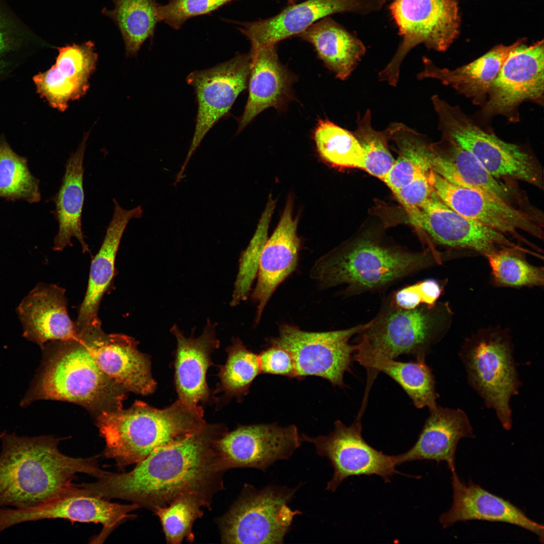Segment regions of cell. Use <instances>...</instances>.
<instances>
[{
    "mask_svg": "<svg viewBox=\"0 0 544 544\" xmlns=\"http://www.w3.org/2000/svg\"><path fill=\"white\" fill-rule=\"evenodd\" d=\"M251 55L237 54L214 67L190 73L187 83L197 103L195 130L186 158L175 180L179 183L191 156L211 128L227 116L239 94L248 87Z\"/></svg>",
    "mask_w": 544,
    "mask_h": 544,
    "instance_id": "cell-12",
    "label": "cell"
},
{
    "mask_svg": "<svg viewBox=\"0 0 544 544\" xmlns=\"http://www.w3.org/2000/svg\"><path fill=\"white\" fill-rule=\"evenodd\" d=\"M67 304L64 288L55 284H37L16 308L23 337L41 348L49 342L77 336Z\"/></svg>",
    "mask_w": 544,
    "mask_h": 544,
    "instance_id": "cell-27",
    "label": "cell"
},
{
    "mask_svg": "<svg viewBox=\"0 0 544 544\" xmlns=\"http://www.w3.org/2000/svg\"><path fill=\"white\" fill-rule=\"evenodd\" d=\"M434 192L426 173L417 177L393 193L409 217L418 212Z\"/></svg>",
    "mask_w": 544,
    "mask_h": 544,
    "instance_id": "cell-46",
    "label": "cell"
},
{
    "mask_svg": "<svg viewBox=\"0 0 544 544\" xmlns=\"http://www.w3.org/2000/svg\"><path fill=\"white\" fill-rule=\"evenodd\" d=\"M261 373L277 375L294 378L295 366L293 358L286 350L271 345L258 354Z\"/></svg>",
    "mask_w": 544,
    "mask_h": 544,
    "instance_id": "cell-47",
    "label": "cell"
},
{
    "mask_svg": "<svg viewBox=\"0 0 544 544\" xmlns=\"http://www.w3.org/2000/svg\"><path fill=\"white\" fill-rule=\"evenodd\" d=\"M208 508L200 499L192 496L178 499L167 506L154 512L161 522L166 541L179 544L186 539L194 540L192 527L194 522L202 517V508Z\"/></svg>",
    "mask_w": 544,
    "mask_h": 544,
    "instance_id": "cell-42",
    "label": "cell"
},
{
    "mask_svg": "<svg viewBox=\"0 0 544 544\" xmlns=\"http://www.w3.org/2000/svg\"><path fill=\"white\" fill-rule=\"evenodd\" d=\"M297 218L293 216L292 203L287 201L278 226L262 249L256 284L250 294L256 304L255 326L278 287L296 269L301 241L297 234Z\"/></svg>",
    "mask_w": 544,
    "mask_h": 544,
    "instance_id": "cell-21",
    "label": "cell"
},
{
    "mask_svg": "<svg viewBox=\"0 0 544 544\" xmlns=\"http://www.w3.org/2000/svg\"><path fill=\"white\" fill-rule=\"evenodd\" d=\"M443 259L433 250L411 252L364 237L319 258L309 275L323 289L345 285L344 294L353 296L383 290Z\"/></svg>",
    "mask_w": 544,
    "mask_h": 544,
    "instance_id": "cell-5",
    "label": "cell"
},
{
    "mask_svg": "<svg viewBox=\"0 0 544 544\" xmlns=\"http://www.w3.org/2000/svg\"><path fill=\"white\" fill-rule=\"evenodd\" d=\"M277 45L251 48L248 97L242 115L238 119L240 132L263 110L286 108L295 96L292 86L296 76L280 62Z\"/></svg>",
    "mask_w": 544,
    "mask_h": 544,
    "instance_id": "cell-24",
    "label": "cell"
},
{
    "mask_svg": "<svg viewBox=\"0 0 544 544\" xmlns=\"http://www.w3.org/2000/svg\"><path fill=\"white\" fill-rule=\"evenodd\" d=\"M443 137L440 143L430 144L428 159L431 169L453 184L477 190L523 209L530 206L519 189L495 178L471 153L452 139Z\"/></svg>",
    "mask_w": 544,
    "mask_h": 544,
    "instance_id": "cell-22",
    "label": "cell"
},
{
    "mask_svg": "<svg viewBox=\"0 0 544 544\" xmlns=\"http://www.w3.org/2000/svg\"><path fill=\"white\" fill-rule=\"evenodd\" d=\"M235 0H168L158 8L159 22L178 30L189 19L209 14Z\"/></svg>",
    "mask_w": 544,
    "mask_h": 544,
    "instance_id": "cell-43",
    "label": "cell"
},
{
    "mask_svg": "<svg viewBox=\"0 0 544 544\" xmlns=\"http://www.w3.org/2000/svg\"><path fill=\"white\" fill-rule=\"evenodd\" d=\"M354 360L368 371L381 372L390 377L402 387L417 408L427 407L431 410L437 406L439 395L435 378L425 358L409 362L398 361L377 352L359 338L355 345Z\"/></svg>",
    "mask_w": 544,
    "mask_h": 544,
    "instance_id": "cell-32",
    "label": "cell"
},
{
    "mask_svg": "<svg viewBox=\"0 0 544 544\" xmlns=\"http://www.w3.org/2000/svg\"><path fill=\"white\" fill-rule=\"evenodd\" d=\"M453 502L450 509L442 513L439 522L446 528L459 521L483 520L514 524L536 534L543 543L544 527L529 518L509 501L495 495L470 481L466 484L451 471Z\"/></svg>",
    "mask_w": 544,
    "mask_h": 544,
    "instance_id": "cell-25",
    "label": "cell"
},
{
    "mask_svg": "<svg viewBox=\"0 0 544 544\" xmlns=\"http://www.w3.org/2000/svg\"><path fill=\"white\" fill-rule=\"evenodd\" d=\"M55 63L33 78L37 92L53 108L64 111L71 101L80 99L89 88L98 54L95 43L67 44L57 47Z\"/></svg>",
    "mask_w": 544,
    "mask_h": 544,
    "instance_id": "cell-23",
    "label": "cell"
},
{
    "mask_svg": "<svg viewBox=\"0 0 544 544\" xmlns=\"http://www.w3.org/2000/svg\"><path fill=\"white\" fill-rule=\"evenodd\" d=\"M543 41L526 45L524 42L509 53L490 88L482 116L497 115L518 120V106L527 101L543 104Z\"/></svg>",
    "mask_w": 544,
    "mask_h": 544,
    "instance_id": "cell-15",
    "label": "cell"
},
{
    "mask_svg": "<svg viewBox=\"0 0 544 544\" xmlns=\"http://www.w3.org/2000/svg\"><path fill=\"white\" fill-rule=\"evenodd\" d=\"M139 508L136 504L112 503L107 499L89 495L85 489L76 486L72 491L36 506L11 509L8 518L13 525L56 518L72 522L100 523L103 529L92 542L102 543L119 524L133 517L134 515L130 513Z\"/></svg>",
    "mask_w": 544,
    "mask_h": 544,
    "instance_id": "cell-20",
    "label": "cell"
},
{
    "mask_svg": "<svg viewBox=\"0 0 544 544\" xmlns=\"http://www.w3.org/2000/svg\"><path fill=\"white\" fill-rule=\"evenodd\" d=\"M387 0H306L288 5L278 14L251 22H234L251 48L277 45L320 20L337 13L366 15L379 11Z\"/></svg>",
    "mask_w": 544,
    "mask_h": 544,
    "instance_id": "cell-17",
    "label": "cell"
},
{
    "mask_svg": "<svg viewBox=\"0 0 544 544\" xmlns=\"http://www.w3.org/2000/svg\"><path fill=\"white\" fill-rule=\"evenodd\" d=\"M226 352V363L219 367L220 382L214 393L222 392L226 399L235 397L241 400L261 373L258 355L247 349L238 337L232 338Z\"/></svg>",
    "mask_w": 544,
    "mask_h": 544,
    "instance_id": "cell-36",
    "label": "cell"
},
{
    "mask_svg": "<svg viewBox=\"0 0 544 544\" xmlns=\"http://www.w3.org/2000/svg\"><path fill=\"white\" fill-rule=\"evenodd\" d=\"M389 10L402 39L378 77L395 87L401 64L410 51L421 44L445 51L459 34L460 19L455 0H393Z\"/></svg>",
    "mask_w": 544,
    "mask_h": 544,
    "instance_id": "cell-10",
    "label": "cell"
},
{
    "mask_svg": "<svg viewBox=\"0 0 544 544\" xmlns=\"http://www.w3.org/2000/svg\"><path fill=\"white\" fill-rule=\"evenodd\" d=\"M302 442L294 425H241L218 442L224 468H253L265 471L276 461L289 459Z\"/></svg>",
    "mask_w": 544,
    "mask_h": 544,
    "instance_id": "cell-16",
    "label": "cell"
},
{
    "mask_svg": "<svg viewBox=\"0 0 544 544\" xmlns=\"http://www.w3.org/2000/svg\"><path fill=\"white\" fill-rule=\"evenodd\" d=\"M360 420L349 426L339 420L334 422L333 430L327 435L315 437L301 434L302 442L312 444L317 453L326 457L333 468L326 489L333 492L346 479L352 476L377 475L385 482L399 473L396 455H389L367 443L362 435Z\"/></svg>",
    "mask_w": 544,
    "mask_h": 544,
    "instance_id": "cell-14",
    "label": "cell"
},
{
    "mask_svg": "<svg viewBox=\"0 0 544 544\" xmlns=\"http://www.w3.org/2000/svg\"><path fill=\"white\" fill-rule=\"evenodd\" d=\"M88 138V133L85 134L77 150L71 154L65 165L60 186L52 198L55 203L53 213L58 224L53 240L55 251L72 246L71 239L75 237L81 244L83 252H90L82 228L85 199L83 162Z\"/></svg>",
    "mask_w": 544,
    "mask_h": 544,
    "instance_id": "cell-31",
    "label": "cell"
},
{
    "mask_svg": "<svg viewBox=\"0 0 544 544\" xmlns=\"http://www.w3.org/2000/svg\"><path fill=\"white\" fill-rule=\"evenodd\" d=\"M301 484L290 488L245 484L237 499L218 520L226 543H282L296 515L288 506Z\"/></svg>",
    "mask_w": 544,
    "mask_h": 544,
    "instance_id": "cell-8",
    "label": "cell"
},
{
    "mask_svg": "<svg viewBox=\"0 0 544 544\" xmlns=\"http://www.w3.org/2000/svg\"><path fill=\"white\" fill-rule=\"evenodd\" d=\"M370 322L341 330L318 332L282 323L279 326L278 336L268 338V343L290 353L294 363V378L315 376L342 387L345 373L351 372L354 361L355 345H351L350 340L363 331Z\"/></svg>",
    "mask_w": 544,
    "mask_h": 544,
    "instance_id": "cell-11",
    "label": "cell"
},
{
    "mask_svg": "<svg viewBox=\"0 0 544 544\" xmlns=\"http://www.w3.org/2000/svg\"><path fill=\"white\" fill-rule=\"evenodd\" d=\"M297 37L310 43L335 77L347 80L366 53L363 43L330 16L316 22Z\"/></svg>",
    "mask_w": 544,
    "mask_h": 544,
    "instance_id": "cell-33",
    "label": "cell"
},
{
    "mask_svg": "<svg viewBox=\"0 0 544 544\" xmlns=\"http://www.w3.org/2000/svg\"><path fill=\"white\" fill-rule=\"evenodd\" d=\"M458 356L470 386L492 409L503 428L513 424L511 398L522 385L509 334L499 329L485 330L466 339Z\"/></svg>",
    "mask_w": 544,
    "mask_h": 544,
    "instance_id": "cell-6",
    "label": "cell"
},
{
    "mask_svg": "<svg viewBox=\"0 0 544 544\" xmlns=\"http://www.w3.org/2000/svg\"><path fill=\"white\" fill-rule=\"evenodd\" d=\"M216 323L208 319L201 334L186 337L175 324L170 332L176 341L174 352V378L178 399L190 406L209 402L212 399L207 372L213 365L211 354L220 346L216 337Z\"/></svg>",
    "mask_w": 544,
    "mask_h": 544,
    "instance_id": "cell-26",
    "label": "cell"
},
{
    "mask_svg": "<svg viewBox=\"0 0 544 544\" xmlns=\"http://www.w3.org/2000/svg\"><path fill=\"white\" fill-rule=\"evenodd\" d=\"M41 349L42 361L22 407L44 399L78 404L97 415L122 408L126 391L101 370L82 335L49 342Z\"/></svg>",
    "mask_w": 544,
    "mask_h": 544,
    "instance_id": "cell-3",
    "label": "cell"
},
{
    "mask_svg": "<svg viewBox=\"0 0 544 544\" xmlns=\"http://www.w3.org/2000/svg\"><path fill=\"white\" fill-rule=\"evenodd\" d=\"M524 41L519 40L510 45H498L478 59L454 70L438 67L424 57L423 69L417 78L438 80L471 99L474 104L483 106L491 85L510 52Z\"/></svg>",
    "mask_w": 544,
    "mask_h": 544,
    "instance_id": "cell-30",
    "label": "cell"
},
{
    "mask_svg": "<svg viewBox=\"0 0 544 544\" xmlns=\"http://www.w3.org/2000/svg\"><path fill=\"white\" fill-rule=\"evenodd\" d=\"M430 415L419 438L408 451L397 455L398 465L415 460L445 461L455 470L456 451L462 438H474L468 416L462 410L438 405Z\"/></svg>",
    "mask_w": 544,
    "mask_h": 544,
    "instance_id": "cell-29",
    "label": "cell"
},
{
    "mask_svg": "<svg viewBox=\"0 0 544 544\" xmlns=\"http://www.w3.org/2000/svg\"><path fill=\"white\" fill-rule=\"evenodd\" d=\"M39 180L30 172L27 160L0 141V197L36 203L41 199Z\"/></svg>",
    "mask_w": 544,
    "mask_h": 544,
    "instance_id": "cell-38",
    "label": "cell"
},
{
    "mask_svg": "<svg viewBox=\"0 0 544 544\" xmlns=\"http://www.w3.org/2000/svg\"><path fill=\"white\" fill-rule=\"evenodd\" d=\"M288 5H291V4H293L296 3V2H297V0H288Z\"/></svg>",
    "mask_w": 544,
    "mask_h": 544,
    "instance_id": "cell-48",
    "label": "cell"
},
{
    "mask_svg": "<svg viewBox=\"0 0 544 544\" xmlns=\"http://www.w3.org/2000/svg\"><path fill=\"white\" fill-rule=\"evenodd\" d=\"M386 130L399 152L383 181L394 192L431 169L428 159L430 144L420 133L402 123H392Z\"/></svg>",
    "mask_w": 544,
    "mask_h": 544,
    "instance_id": "cell-35",
    "label": "cell"
},
{
    "mask_svg": "<svg viewBox=\"0 0 544 544\" xmlns=\"http://www.w3.org/2000/svg\"><path fill=\"white\" fill-rule=\"evenodd\" d=\"M227 432L222 424L206 423L184 439L155 449L132 470L105 471L97 482L82 487L92 496L125 500L153 512L188 496L210 509L214 496L224 488L226 470L217 444Z\"/></svg>",
    "mask_w": 544,
    "mask_h": 544,
    "instance_id": "cell-1",
    "label": "cell"
},
{
    "mask_svg": "<svg viewBox=\"0 0 544 544\" xmlns=\"http://www.w3.org/2000/svg\"><path fill=\"white\" fill-rule=\"evenodd\" d=\"M79 335L84 338L101 370L126 391L147 395L156 390L150 359L138 350L134 338L123 334L106 333L100 321Z\"/></svg>",
    "mask_w": 544,
    "mask_h": 544,
    "instance_id": "cell-19",
    "label": "cell"
},
{
    "mask_svg": "<svg viewBox=\"0 0 544 544\" xmlns=\"http://www.w3.org/2000/svg\"><path fill=\"white\" fill-rule=\"evenodd\" d=\"M0 506H36L75 487L77 473L96 478L105 471L98 457L76 458L58 448L60 439L51 436H18L0 432Z\"/></svg>",
    "mask_w": 544,
    "mask_h": 544,
    "instance_id": "cell-2",
    "label": "cell"
},
{
    "mask_svg": "<svg viewBox=\"0 0 544 544\" xmlns=\"http://www.w3.org/2000/svg\"><path fill=\"white\" fill-rule=\"evenodd\" d=\"M41 39L12 10L5 0H0V55Z\"/></svg>",
    "mask_w": 544,
    "mask_h": 544,
    "instance_id": "cell-44",
    "label": "cell"
},
{
    "mask_svg": "<svg viewBox=\"0 0 544 544\" xmlns=\"http://www.w3.org/2000/svg\"><path fill=\"white\" fill-rule=\"evenodd\" d=\"M275 207L270 197L248 246L241 254L230 305L234 307L246 300L256 280L260 255L268 238V230Z\"/></svg>",
    "mask_w": 544,
    "mask_h": 544,
    "instance_id": "cell-40",
    "label": "cell"
},
{
    "mask_svg": "<svg viewBox=\"0 0 544 544\" xmlns=\"http://www.w3.org/2000/svg\"><path fill=\"white\" fill-rule=\"evenodd\" d=\"M203 416L201 406H190L178 399L163 409L136 400L127 409L101 412L96 423L106 443L104 455L123 469L198 430L207 423Z\"/></svg>",
    "mask_w": 544,
    "mask_h": 544,
    "instance_id": "cell-4",
    "label": "cell"
},
{
    "mask_svg": "<svg viewBox=\"0 0 544 544\" xmlns=\"http://www.w3.org/2000/svg\"><path fill=\"white\" fill-rule=\"evenodd\" d=\"M431 100L443 136L471 153L493 177L521 181L543 189V170L531 153L485 131L457 106L449 105L437 95Z\"/></svg>",
    "mask_w": 544,
    "mask_h": 544,
    "instance_id": "cell-7",
    "label": "cell"
},
{
    "mask_svg": "<svg viewBox=\"0 0 544 544\" xmlns=\"http://www.w3.org/2000/svg\"><path fill=\"white\" fill-rule=\"evenodd\" d=\"M450 313L445 303L402 309L387 300L369 325L359 333V338L390 358L402 355L426 358L447 332Z\"/></svg>",
    "mask_w": 544,
    "mask_h": 544,
    "instance_id": "cell-9",
    "label": "cell"
},
{
    "mask_svg": "<svg viewBox=\"0 0 544 544\" xmlns=\"http://www.w3.org/2000/svg\"><path fill=\"white\" fill-rule=\"evenodd\" d=\"M455 1H456V0H455Z\"/></svg>",
    "mask_w": 544,
    "mask_h": 544,
    "instance_id": "cell-49",
    "label": "cell"
},
{
    "mask_svg": "<svg viewBox=\"0 0 544 544\" xmlns=\"http://www.w3.org/2000/svg\"><path fill=\"white\" fill-rule=\"evenodd\" d=\"M313 137L319 155L329 164L363 170V151L353 132L327 119H320L314 128Z\"/></svg>",
    "mask_w": 544,
    "mask_h": 544,
    "instance_id": "cell-37",
    "label": "cell"
},
{
    "mask_svg": "<svg viewBox=\"0 0 544 544\" xmlns=\"http://www.w3.org/2000/svg\"><path fill=\"white\" fill-rule=\"evenodd\" d=\"M443 290L437 280L427 279L395 291L388 301L393 306L402 309H413L422 305L432 307L437 303Z\"/></svg>",
    "mask_w": 544,
    "mask_h": 544,
    "instance_id": "cell-45",
    "label": "cell"
},
{
    "mask_svg": "<svg viewBox=\"0 0 544 544\" xmlns=\"http://www.w3.org/2000/svg\"><path fill=\"white\" fill-rule=\"evenodd\" d=\"M427 177L438 197L458 213L528 245L520 231L543 239V216L539 210L525 209L477 190L453 184L432 169Z\"/></svg>",
    "mask_w": 544,
    "mask_h": 544,
    "instance_id": "cell-13",
    "label": "cell"
},
{
    "mask_svg": "<svg viewBox=\"0 0 544 544\" xmlns=\"http://www.w3.org/2000/svg\"><path fill=\"white\" fill-rule=\"evenodd\" d=\"M371 112L367 109L362 116L358 114L357 127L353 132L361 145L364 156L363 170L383 181L395 160L387 145L386 130L378 131L372 125Z\"/></svg>",
    "mask_w": 544,
    "mask_h": 544,
    "instance_id": "cell-41",
    "label": "cell"
},
{
    "mask_svg": "<svg viewBox=\"0 0 544 544\" xmlns=\"http://www.w3.org/2000/svg\"><path fill=\"white\" fill-rule=\"evenodd\" d=\"M112 10L104 7L101 14L118 28L124 42L125 55L136 56L147 39L152 40L159 22L158 0H110Z\"/></svg>",
    "mask_w": 544,
    "mask_h": 544,
    "instance_id": "cell-34",
    "label": "cell"
},
{
    "mask_svg": "<svg viewBox=\"0 0 544 544\" xmlns=\"http://www.w3.org/2000/svg\"><path fill=\"white\" fill-rule=\"evenodd\" d=\"M112 217L98 252L91 261L87 288L74 322L77 334L92 323L100 320L98 311L103 295L109 289L115 275V261L123 233L129 221L142 217L141 206L131 210L122 208L113 199Z\"/></svg>",
    "mask_w": 544,
    "mask_h": 544,
    "instance_id": "cell-28",
    "label": "cell"
},
{
    "mask_svg": "<svg viewBox=\"0 0 544 544\" xmlns=\"http://www.w3.org/2000/svg\"><path fill=\"white\" fill-rule=\"evenodd\" d=\"M410 221L443 246L471 250L485 256L503 247L533 254L532 251L517 245L507 236L455 212L435 192Z\"/></svg>",
    "mask_w": 544,
    "mask_h": 544,
    "instance_id": "cell-18",
    "label": "cell"
},
{
    "mask_svg": "<svg viewBox=\"0 0 544 544\" xmlns=\"http://www.w3.org/2000/svg\"><path fill=\"white\" fill-rule=\"evenodd\" d=\"M522 251L503 247L487 255L493 280L503 287H541L543 285V267L528 262Z\"/></svg>",
    "mask_w": 544,
    "mask_h": 544,
    "instance_id": "cell-39",
    "label": "cell"
}]
</instances>
